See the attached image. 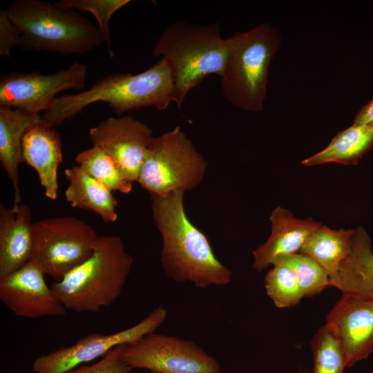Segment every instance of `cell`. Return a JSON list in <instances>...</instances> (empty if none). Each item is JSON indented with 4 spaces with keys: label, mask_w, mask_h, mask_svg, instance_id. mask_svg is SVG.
<instances>
[{
    "label": "cell",
    "mask_w": 373,
    "mask_h": 373,
    "mask_svg": "<svg viewBox=\"0 0 373 373\" xmlns=\"http://www.w3.org/2000/svg\"><path fill=\"white\" fill-rule=\"evenodd\" d=\"M184 191L151 195L153 221L162 240L161 263L175 282L198 288L223 286L231 281V271L216 256L207 236L189 220L184 207Z\"/></svg>",
    "instance_id": "6da1fadb"
},
{
    "label": "cell",
    "mask_w": 373,
    "mask_h": 373,
    "mask_svg": "<svg viewBox=\"0 0 373 373\" xmlns=\"http://www.w3.org/2000/svg\"><path fill=\"white\" fill-rule=\"evenodd\" d=\"M174 100L173 73L167 61L161 58L140 73L111 74L85 91L58 97L41 119L43 124L54 128L96 102L106 103L120 116L127 111L151 106L163 111Z\"/></svg>",
    "instance_id": "7a4b0ae2"
},
{
    "label": "cell",
    "mask_w": 373,
    "mask_h": 373,
    "mask_svg": "<svg viewBox=\"0 0 373 373\" xmlns=\"http://www.w3.org/2000/svg\"><path fill=\"white\" fill-rule=\"evenodd\" d=\"M133 258L117 236H99L92 255L51 285L67 310L96 313L122 294Z\"/></svg>",
    "instance_id": "3957f363"
},
{
    "label": "cell",
    "mask_w": 373,
    "mask_h": 373,
    "mask_svg": "<svg viewBox=\"0 0 373 373\" xmlns=\"http://www.w3.org/2000/svg\"><path fill=\"white\" fill-rule=\"evenodd\" d=\"M173 73L174 102L181 108L188 93L207 76H222L227 57L226 39L218 23L196 25L179 21L165 28L152 50Z\"/></svg>",
    "instance_id": "277c9868"
},
{
    "label": "cell",
    "mask_w": 373,
    "mask_h": 373,
    "mask_svg": "<svg viewBox=\"0 0 373 373\" xmlns=\"http://www.w3.org/2000/svg\"><path fill=\"white\" fill-rule=\"evenodd\" d=\"M227 57L221 78L222 94L233 106L260 112L264 108L271 60L281 44L279 31L261 23L226 39Z\"/></svg>",
    "instance_id": "5b68a950"
},
{
    "label": "cell",
    "mask_w": 373,
    "mask_h": 373,
    "mask_svg": "<svg viewBox=\"0 0 373 373\" xmlns=\"http://www.w3.org/2000/svg\"><path fill=\"white\" fill-rule=\"evenodd\" d=\"M25 50L86 54L105 42L98 27L73 10L40 0H14L6 9Z\"/></svg>",
    "instance_id": "8992f818"
},
{
    "label": "cell",
    "mask_w": 373,
    "mask_h": 373,
    "mask_svg": "<svg viewBox=\"0 0 373 373\" xmlns=\"http://www.w3.org/2000/svg\"><path fill=\"white\" fill-rule=\"evenodd\" d=\"M207 163L179 126L154 137L137 182L151 195L192 189L202 181Z\"/></svg>",
    "instance_id": "52a82bcc"
},
{
    "label": "cell",
    "mask_w": 373,
    "mask_h": 373,
    "mask_svg": "<svg viewBox=\"0 0 373 373\" xmlns=\"http://www.w3.org/2000/svg\"><path fill=\"white\" fill-rule=\"evenodd\" d=\"M33 232L32 260L55 282L92 255L99 236L89 224L73 216L38 220Z\"/></svg>",
    "instance_id": "ba28073f"
},
{
    "label": "cell",
    "mask_w": 373,
    "mask_h": 373,
    "mask_svg": "<svg viewBox=\"0 0 373 373\" xmlns=\"http://www.w3.org/2000/svg\"><path fill=\"white\" fill-rule=\"evenodd\" d=\"M122 357L151 373H221L218 361L195 342L155 332L124 345Z\"/></svg>",
    "instance_id": "9c48e42d"
},
{
    "label": "cell",
    "mask_w": 373,
    "mask_h": 373,
    "mask_svg": "<svg viewBox=\"0 0 373 373\" xmlns=\"http://www.w3.org/2000/svg\"><path fill=\"white\" fill-rule=\"evenodd\" d=\"M86 76V66L79 62L50 74L34 71L3 75L0 77V106L39 114L50 108L58 93L82 89Z\"/></svg>",
    "instance_id": "30bf717a"
},
{
    "label": "cell",
    "mask_w": 373,
    "mask_h": 373,
    "mask_svg": "<svg viewBox=\"0 0 373 373\" xmlns=\"http://www.w3.org/2000/svg\"><path fill=\"white\" fill-rule=\"evenodd\" d=\"M167 316L163 305L155 308L135 325L111 334H90L75 344L61 347L37 358L32 364L34 373H64L77 366L105 356L115 347L134 343L154 333Z\"/></svg>",
    "instance_id": "8fae6325"
},
{
    "label": "cell",
    "mask_w": 373,
    "mask_h": 373,
    "mask_svg": "<svg viewBox=\"0 0 373 373\" xmlns=\"http://www.w3.org/2000/svg\"><path fill=\"white\" fill-rule=\"evenodd\" d=\"M93 145L104 150L130 182H137L153 130L131 115L108 117L89 130Z\"/></svg>",
    "instance_id": "7c38bea8"
},
{
    "label": "cell",
    "mask_w": 373,
    "mask_h": 373,
    "mask_svg": "<svg viewBox=\"0 0 373 373\" xmlns=\"http://www.w3.org/2000/svg\"><path fill=\"white\" fill-rule=\"evenodd\" d=\"M41 267L32 260L0 279V300L17 316H61L67 309L48 287Z\"/></svg>",
    "instance_id": "4fadbf2b"
},
{
    "label": "cell",
    "mask_w": 373,
    "mask_h": 373,
    "mask_svg": "<svg viewBox=\"0 0 373 373\" xmlns=\"http://www.w3.org/2000/svg\"><path fill=\"white\" fill-rule=\"evenodd\" d=\"M344 350L347 367L373 353V300L343 294L326 316Z\"/></svg>",
    "instance_id": "5bb4252c"
},
{
    "label": "cell",
    "mask_w": 373,
    "mask_h": 373,
    "mask_svg": "<svg viewBox=\"0 0 373 373\" xmlns=\"http://www.w3.org/2000/svg\"><path fill=\"white\" fill-rule=\"evenodd\" d=\"M269 219L271 231L269 238L252 252V267L258 271L282 258L299 253L312 233L321 225L312 219L297 218L282 207L274 209Z\"/></svg>",
    "instance_id": "9a60e30c"
},
{
    "label": "cell",
    "mask_w": 373,
    "mask_h": 373,
    "mask_svg": "<svg viewBox=\"0 0 373 373\" xmlns=\"http://www.w3.org/2000/svg\"><path fill=\"white\" fill-rule=\"evenodd\" d=\"M35 238L30 208L0 205V279L33 259Z\"/></svg>",
    "instance_id": "2e32d148"
},
{
    "label": "cell",
    "mask_w": 373,
    "mask_h": 373,
    "mask_svg": "<svg viewBox=\"0 0 373 373\" xmlns=\"http://www.w3.org/2000/svg\"><path fill=\"white\" fill-rule=\"evenodd\" d=\"M23 162L37 173L46 198L56 200L57 172L63 162L61 136L54 128L42 123L30 128L22 140Z\"/></svg>",
    "instance_id": "e0dca14e"
},
{
    "label": "cell",
    "mask_w": 373,
    "mask_h": 373,
    "mask_svg": "<svg viewBox=\"0 0 373 373\" xmlns=\"http://www.w3.org/2000/svg\"><path fill=\"white\" fill-rule=\"evenodd\" d=\"M41 123L40 114L0 106V162L13 186L14 209L22 203L18 169L23 162V137L30 128Z\"/></svg>",
    "instance_id": "ac0fdd59"
},
{
    "label": "cell",
    "mask_w": 373,
    "mask_h": 373,
    "mask_svg": "<svg viewBox=\"0 0 373 373\" xmlns=\"http://www.w3.org/2000/svg\"><path fill=\"white\" fill-rule=\"evenodd\" d=\"M330 286L343 294L373 300L372 240L363 227L354 229L350 254L330 279Z\"/></svg>",
    "instance_id": "d6986e66"
},
{
    "label": "cell",
    "mask_w": 373,
    "mask_h": 373,
    "mask_svg": "<svg viewBox=\"0 0 373 373\" xmlns=\"http://www.w3.org/2000/svg\"><path fill=\"white\" fill-rule=\"evenodd\" d=\"M65 176V198L71 207L93 211L106 223L117 220V201L104 184L78 165L66 169Z\"/></svg>",
    "instance_id": "ffe728a7"
},
{
    "label": "cell",
    "mask_w": 373,
    "mask_h": 373,
    "mask_svg": "<svg viewBox=\"0 0 373 373\" xmlns=\"http://www.w3.org/2000/svg\"><path fill=\"white\" fill-rule=\"evenodd\" d=\"M373 147V124L356 125L338 132L327 147L302 161V164L313 166L335 162L356 164Z\"/></svg>",
    "instance_id": "44dd1931"
},
{
    "label": "cell",
    "mask_w": 373,
    "mask_h": 373,
    "mask_svg": "<svg viewBox=\"0 0 373 373\" xmlns=\"http://www.w3.org/2000/svg\"><path fill=\"white\" fill-rule=\"evenodd\" d=\"M354 229H332L321 224L309 236L299 253L316 261L329 279L336 274L350 251Z\"/></svg>",
    "instance_id": "7402d4cb"
},
{
    "label": "cell",
    "mask_w": 373,
    "mask_h": 373,
    "mask_svg": "<svg viewBox=\"0 0 373 373\" xmlns=\"http://www.w3.org/2000/svg\"><path fill=\"white\" fill-rule=\"evenodd\" d=\"M74 160L111 191L129 193L132 191L133 183L123 176L112 157L99 147L93 145L77 154Z\"/></svg>",
    "instance_id": "603a6c76"
},
{
    "label": "cell",
    "mask_w": 373,
    "mask_h": 373,
    "mask_svg": "<svg viewBox=\"0 0 373 373\" xmlns=\"http://www.w3.org/2000/svg\"><path fill=\"white\" fill-rule=\"evenodd\" d=\"M313 373H343L347 367L343 347L332 327L318 329L311 341Z\"/></svg>",
    "instance_id": "cb8c5ba5"
},
{
    "label": "cell",
    "mask_w": 373,
    "mask_h": 373,
    "mask_svg": "<svg viewBox=\"0 0 373 373\" xmlns=\"http://www.w3.org/2000/svg\"><path fill=\"white\" fill-rule=\"evenodd\" d=\"M264 278L267 296L278 308L298 305L304 295L293 270L284 265H275Z\"/></svg>",
    "instance_id": "d4e9b609"
},
{
    "label": "cell",
    "mask_w": 373,
    "mask_h": 373,
    "mask_svg": "<svg viewBox=\"0 0 373 373\" xmlns=\"http://www.w3.org/2000/svg\"><path fill=\"white\" fill-rule=\"evenodd\" d=\"M284 265L294 272L304 297H312L330 286L325 270L313 258L297 253L278 260L273 265Z\"/></svg>",
    "instance_id": "484cf974"
},
{
    "label": "cell",
    "mask_w": 373,
    "mask_h": 373,
    "mask_svg": "<svg viewBox=\"0 0 373 373\" xmlns=\"http://www.w3.org/2000/svg\"><path fill=\"white\" fill-rule=\"evenodd\" d=\"M130 2V0H60L55 4L64 10H77L91 12L97 21L109 57L113 58L114 54L111 47L109 21L115 12Z\"/></svg>",
    "instance_id": "4316f807"
},
{
    "label": "cell",
    "mask_w": 373,
    "mask_h": 373,
    "mask_svg": "<svg viewBox=\"0 0 373 373\" xmlns=\"http://www.w3.org/2000/svg\"><path fill=\"white\" fill-rule=\"evenodd\" d=\"M124 346L115 347L95 363L84 364L64 373H131L133 369L122 360Z\"/></svg>",
    "instance_id": "83f0119b"
},
{
    "label": "cell",
    "mask_w": 373,
    "mask_h": 373,
    "mask_svg": "<svg viewBox=\"0 0 373 373\" xmlns=\"http://www.w3.org/2000/svg\"><path fill=\"white\" fill-rule=\"evenodd\" d=\"M20 32L10 17L7 10H0V55L10 57L11 50L15 46H19Z\"/></svg>",
    "instance_id": "f1b7e54d"
},
{
    "label": "cell",
    "mask_w": 373,
    "mask_h": 373,
    "mask_svg": "<svg viewBox=\"0 0 373 373\" xmlns=\"http://www.w3.org/2000/svg\"><path fill=\"white\" fill-rule=\"evenodd\" d=\"M373 124V98L364 105L355 116L353 124Z\"/></svg>",
    "instance_id": "f546056e"
}]
</instances>
